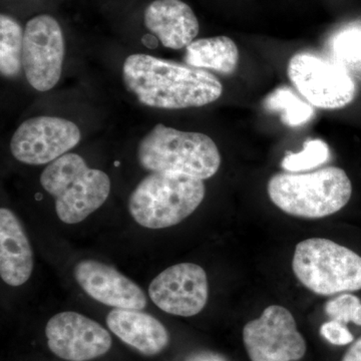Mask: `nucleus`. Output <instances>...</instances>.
<instances>
[{
    "label": "nucleus",
    "instance_id": "obj_2",
    "mask_svg": "<svg viewBox=\"0 0 361 361\" xmlns=\"http://www.w3.org/2000/svg\"><path fill=\"white\" fill-rule=\"evenodd\" d=\"M137 160L152 173H172L202 180L213 177L221 165L219 149L209 135L161 123L140 142Z\"/></svg>",
    "mask_w": 361,
    "mask_h": 361
},
{
    "label": "nucleus",
    "instance_id": "obj_10",
    "mask_svg": "<svg viewBox=\"0 0 361 361\" xmlns=\"http://www.w3.org/2000/svg\"><path fill=\"white\" fill-rule=\"evenodd\" d=\"M82 134L77 125L56 116H35L25 121L14 132L11 154L26 165L51 163L78 146Z\"/></svg>",
    "mask_w": 361,
    "mask_h": 361
},
{
    "label": "nucleus",
    "instance_id": "obj_24",
    "mask_svg": "<svg viewBox=\"0 0 361 361\" xmlns=\"http://www.w3.org/2000/svg\"><path fill=\"white\" fill-rule=\"evenodd\" d=\"M341 361H361V337L346 351Z\"/></svg>",
    "mask_w": 361,
    "mask_h": 361
},
{
    "label": "nucleus",
    "instance_id": "obj_20",
    "mask_svg": "<svg viewBox=\"0 0 361 361\" xmlns=\"http://www.w3.org/2000/svg\"><path fill=\"white\" fill-rule=\"evenodd\" d=\"M265 108L280 114L282 122L288 127H299L311 120L314 111L288 87H278L264 102Z\"/></svg>",
    "mask_w": 361,
    "mask_h": 361
},
{
    "label": "nucleus",
    "instance_id": "obj_25",
    "mask_svg": "<svg viewBox=\"0 0 361 361\" xmlns=\"http://www.w3.org/2000/svg\"><path fill=\"white\" fill-rule=\"evenodd\" d=\"M186 361H226L222 356L212 353H202L188 358Z\"/></svg>",
    "mask_w": 361,
    "mask_h": 361
},
{
    "label": "nucleus",
    "instance_id": "obj_23",
    "mask_svg": "<svg viewBox=\"0 0 361 361\" xmlns=\"http://www.w3.org/2000/svg\"><path fill=\"white\" fill-rule=\"evenodd\" d=\"M320 334L334 345H346L355 339L345 324L336 320L325 322L320 327Z\"/></svg>",
    "mask_w": 361,
    "mask_h": 361
},
{
    "label": "nucleus",
    "instance_id": "obj_7",
    "mask_svg": "<svg viewBox=\"0 0 361 361\" xmlns=\"http://www.w3.org/2000/svg\"><path fill=\"white\" fill-rule=\"evenodd\" d=\"M287 73L304 99L317 108L336 110L355 99L350 73L334 61L301 52L292 56Z\"/></svg>",
    "mask_w": 361,
    "mask_h": 361
},
{
    "label": "nucleus",
    "instance_id": "obj_14",
    "mask_svg": "<svg viewBox=\"0 0 361 361\" xmlns=\"http://www.w3.org/2000/svg\"><path fill=\"white\" fill-rule=\"evenodd\" d=\"M145 25L171 49L187 47L199 33V21L182 0H155L145 11Z\"/></svg>",
    "mask_w": 361,
    "mask_h": 361
},
{
    "label": "nucleus",
    "instance_id": "obj_9",
    "mask_svg": "<svg viewBox=\"0 0 361 361\" xmlns=\"http://www.w3.org/2000/svg\"><path fill=\"white\" fill-rule=\"evenodd\" d=\"M244 345L251 361H298L306 353V342L290 311L270 305L243 329Z\"/></svg>",
    "mask_w": 361,
    "mask_h": 361
},
{
    "label": "nucleus",
    "instance_id": "obj_22",
    "mask_svg": "<svg viewBox=\"0 0 361 361\" xmlns=\"http://www.w3.org/2000/svg\"><path fill=\"white\" fill-rule=\"evenodd\" d=\"M325 313L331 320L344 323L353 322L361 326V301L350 294H342L327 301L324 305Z\"/></svg>",
    "mask_w": 361,
    "mask_h": 361
},
{
    "label": "nucleus",
    "instance_id": "obj_17",
    "mask_svg": "<svg viewBox=\"0 0 361 361\" xmlns=\"http://www.w3.org/2000/svg\"><path fill=\"white\" fill-rule=\"evenodd\" d=\"M185 61L196 68H209L230 75L238 66L239 51L236 44L227 37L194 40L186 47Z\"/></svg>",
    "mask_w": 361,
    "mask_h": 361
},
{
    "label": "nucleus",
    "instance_id": "obj_13",
    "mask_svg": "<svg viewBox=\"0 0 361 361\" xmlns=\"http://www.w3.org/2000/svg\"><path fill=\"white\" fill-rule=\"evenodd\" d=\"M73 274L82 290L104 305L135 310L146 307L147 296L141 287L110 265L82 260Z\"/></svg>",
    "mask_w": 361,
    "mask_h": 361
},
{
    "label": "nucleus",
    "instance_id": "obj_6",
    "mask_svg": "<svg viewBox=\"0 0 361 361\" xmlns=\"http://www.w3.org/2000/svg\"><path fill=\"white\" fill-rule=\"evenodd\" d=\"M297 279L319 295L361 289V257L329 239L311 238L297 244L292 260Z\"/></svg>",
    "mask_w": 361,
    "mask_h": 361
},
{
    "label": "nucleus",
    "instance_id": "obj_21",
    "mask_svg": "<svg viewBox=\"0 0 361 361\" xmlns=\"http://www.w3.org/2000/svg\"><path fill=\"white\" fill-rule=\"evenodd\" d=\"M329 145L319 139L308 140L304 142L303 149L299 153H288L282 160L281 167L286 172H306L319 167L329 161Z\"/></svg>",
    "mask_w": 361,
    "mask_h": 361
},
{
    "label": "nucleus",
    "instance_id": "obj_1",
    "mask_svg": "<svg viewBox=\"0 0 361 361\" xmlns=\"http://www.w3.org/2000/svg\"><path fill=\"white\" fill-rule=\"evenodd\" d=\"M123 80L142 104L163 110L199 108L220 99L223 85L212 73L149 54H130Z\"/></svg>",
    "mask_w": 361,
    "mask_h": 361
},
{
    "label": "nucleus",
    "instance_id": "obj_11",
    "mask_svg": "<svg viewBox=\"0 0 361 361\" xmlns=\"http://www.w3.org/2000/svg\"><path fill=\"white\" fill-rule=\"evenodd\" d=\"M149 295L169 314L184 317L198 314L208 300L205 270L194 263L171 266L151 282Z\"/></svg>",
    "mask_w": 361,
    "mask_h": 361
},
{
    "label": "nucleus",
    "instance_id": "obj_8",
    "mask_svg": "<svg viewBox=\"0 0 361 361\" xmlns=\"http://www.w3.org/2000/svg\"><path fill=\"white\" fill-rule=\"evenodd\" d=\"M65 54L63 30L56 18L42 14L27 21L23 37V70L33 89L47 92L58 85Z\"/></svg>",
    "mask_w": 361,
    "mask_h": 361
},
{
    "label": "nucleus",
    "instance_id": "obj_3",
    "mask_svg": "<svg viewBox=\"0 0 361 361\" xmlns=\"http://www.w3.org/2000/svg\"><path fill=\"white\" fill-rule=\"evenodd\" d=\"M268 195L283 212L295 217L320 219L341 211L350 200L353 186L341 168L311 173H278L269 180Z\"/></svg>",
    "mask_w": 361,
    "mask_h": 361
},
{
    "label": "nucleus",
    "instance_id": "obj_19",
    "mask_svg": "<svg viewBox=\"0 0 361 361\" xmlns=\"http://www.w3.org/2000/svg\"><path fill=\"white\" fill-rule=\"evenodd\" d=\"M329 47L336 63L349 73H361V23H351L337 30Z\"/></svg>",
    "mask_w": 361,
    "mask_h": 361
},
{
    "label": "nucleus",
    "instance_id": "obj_4",
    "mask_svg": "<svg viewBox=\"0 0 361 361\" xmlns=\"http://www.w3.org/2000/svg\"><path fill=\"white\" fill-rule=\"evenodd\" d=\"M42 188L56 199L59 219L78 224L101 208L111 192V180L103 171L90 168L84 158L68 153L49 163L40 176Z\"/></svg>",
    "mask_w": 361,
    "mask_h": 361
},
{
    "label": "nucleus",
    "instance_id": "obj_16",
    "mask_svg": "<svg viewBox=\"0 0 361 361\" xmlns=\"http://www.w3.org/2000/svg\"><path fill=\"white\" fill-rule=\"evenodd\" d=\"M106 324L121 341L142 355H156L167 348V329L141 310L115 308L106 316Z\"/></svg>",
    "mask_w": 361,
    "mask_h": 361
},
{
    "label": "nucleus",
    "instance_id": "obj_5",
    "mask_svg": "<svg viewBox=\"0 0 361 361\" xmlns=\"http://www.w3.org/2000/svg\"><path fill=\"white\" fill-rule=\"evenodd\" d=\"M202 180L172 173H151L129 199V211L137 224L164 229L179 224L196 211L205 197Z\"/></svg>",
    "mask_w": 361,
    "mask_h": 361
},
{
    "label": "nucleus",
    "instance_id": "obj_12",
    "mask_svg": "<svg viewBox=\"0 0 361 361\" xmlns=\"http://www.w3.org/2000/svg\"><path fill=\"white\" fill-rule=\"evenodd\" d=\"M47 344L54 355L68 361H89L106 355L111 337L102 325L77 312H61L45 327Z\"/></svg>",
    "mask_w": 361,
    "mask_h": 361
},
{
    "label": "nucleus",
    "instance_id": "obj_18",
    "mask_svg": "<svg viewBox=\"0 0 361 361\" xmlns=\"http://www.w3.org/2000/svg\"><path fill=\"white\" fill-rule=\"evenodd\" d=\"M25 30L11 16H0V73L4 78H16L23 68Z\"/></svg>",
    "mask_w": 361,
    "mask_h": 361
},
{
    "label": "nucleus",
    "instance_id": "obj_15",
    "mask_svg": "<svg viewBox=\"0 0 361 361\" xmlns=\"http://www.w3.org/2000/svg\"><path fill=\"white\" fill-rule=\"evenodd\" d=\"M33 270V253L25 230L13 211L0 210V276L9 286L28 281Z\"/></svg>",
    "mask_w": 361,
    "mask_h": 361
}]
</instances>
